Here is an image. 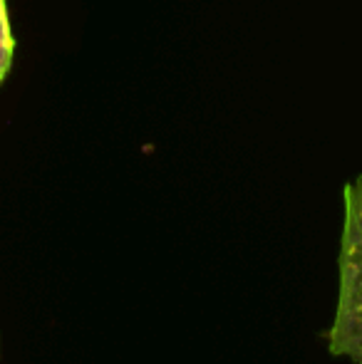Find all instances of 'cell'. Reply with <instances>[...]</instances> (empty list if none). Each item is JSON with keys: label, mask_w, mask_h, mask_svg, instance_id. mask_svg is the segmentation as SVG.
Masks as SVG:
<instances>
[{"label": "cell", "mask_w": 362, "mask_h": 364, "mask_svg": "<svg viewBox=\"0 0 362 364\" xmlns=\"http://www.w3.org/2000/svg\"><path fill=\"white\" fill-rule=\"evenodd\" d=\"M13 58H15V38H13V28H10L8 5H5V0H0V85L5 82L10 68H13Z\"/></svg>", "instance_id": "cell-2"}, {"label": "cell", "mask_w": 362, "mask_h": 364, "mask_svg": "<svg viewBox=\"0 0 362 364\" xmlns=\"http://www.w3.org/2000/svg\"><path fill=\"white\" fill-rule=\"evenodd\" d=\"M328 350L362 364V176H355L343 191L338 305L328 330Z\"/></svg>", "instance_id": "cell-1"}]
</instances>
